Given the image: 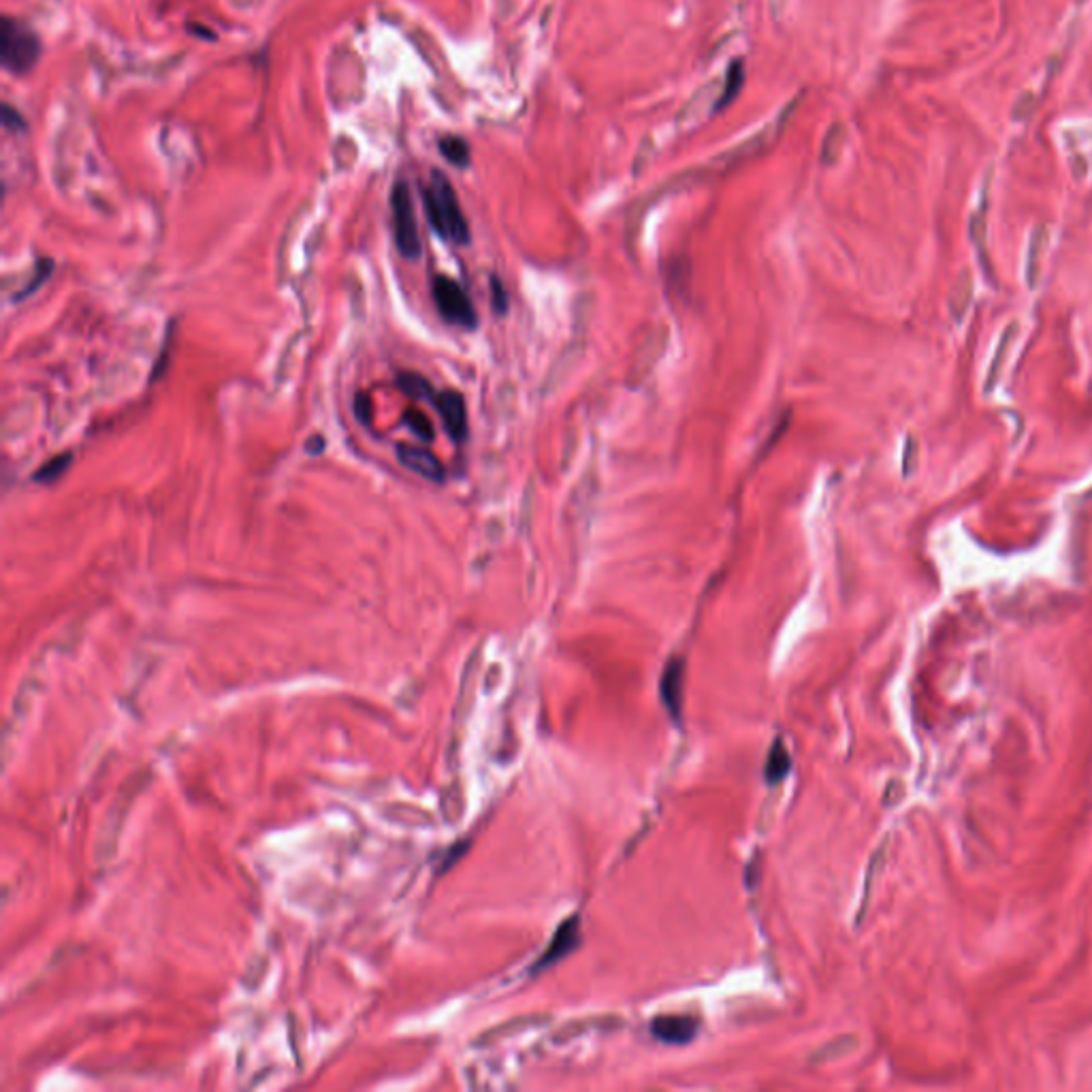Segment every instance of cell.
Here are the masks:
<instances>
[{"mask_svg": "<svg viewBox=\"0 0 1092 1092\" xmlns=\"http://www.w3.org/2000/svg\"><path fill=\"white\" fill-rule=\"evenodd\" d=\"M41 56V43L35 30L13 17L3 19L0 32V60L9 73L24 75L35 67Z\"/></svg>", "mask_w": 1092, "mask_h": 1092, "instance_id": "obj_2", "label": "cell"}, {"mask_svg": "<svg viewBox=\"0 0 1092 1092\" xmlns=\"http://www.w3.org/2000/svg\"><path fill=\"white\" fill-rule=\"evenodd\" d=\"M578 941H581V924H578V915H572L562 924V926L557 928L551 946L544 949V954L541 956V960L536 962V967L531 969V973L542 971V969H549L555 965V962L562 960L563 956L574 952Z\"/></svg>", "mask_w": 1092, "mask_h": 1092, "instance_id": "obj_8", "label": "cell"}, {"mask_svg": "<svg viewBox=\"0 0 1092 1092\" xmlns=\"http://www.w3.org/2000/svg\"><path fill=\"white\" fill-rule=\"evenodd\" d=\"M685 659L683 658H672L668 661L666 668H664V674H661V680H659V696H661V702L670 712L672 719H680V711H683V690H685Z\"/></svg>", "mask_w": 1092, "mask_h": 1092, "instance_id": "obj_7", "label": "cell"}, {"mask_svg": "<svg viewBox=\"0 0 1092 1092\" xmlns=\"http://www.w3.org/2000/svg\"><path fill=\"white\" fill-rule=\"evenodd\" d=\"M423 203H425L429 224L442 240L451 241L455 246L470 243V227H467L464 209L459 205L457 192L444 173H432V179L423 188Z\"/></svg>", "mask_w": 1092, "mask_h": 1092, "instance_id": "obj_1", "label": "cell"}, {"mask_svg": "<svg viewBox=\"0 0 1092 1092\" xmlns=\"http://www.w3.org/2000/svg\"><path fill=\"white\" fill-rule=\"evenodd\" d=\"M70 464H73V455H70V453L56 455V457L48 459L41 467H38L35 476H32V480H35V483H38V485H51V483H56V480H60L64 476V474H67Z\"/></svg>", "mask_w": 1092, "mask_h": 1092, "instance_id": "obj_12", "label": "cell"}, {"mask_svg": "<svg viewBox=\"0 0 1092 1092\" xmlns=\"http://www.w3.org/2000/svg\"><path fill=\"white\" fill-rule=\"evenodd\" d=\"M51 272H54V261H48V259L38 261V262H37V275H32V278L28 280V284H26V286L22 288V291H19V293L16 294V301H24L26 297H30L32 293H37L38 288L43 286V282L49 278V273H51Z\"/></svg>", "mask_w": 1092, "mask_h": 1092, "instance_id": "obj_16", "label": "cell"}, {"mask_svg": "<svg viewBox=\"0 0 1092 1092\" xmlns=\"http://www.w3.org/2000/svg\"><path fill=\"white\" fill-rule=\"evenodd\" d=\"M432 406L435 408V412L440 414L442 425H444L448 438H451L453 442H457V444L459 442H466L470 427H467V410H466L464 395L457 393V391H453V389L435 391Z\"/></svg>", "mask_w": 1092, "mask_h": 1092, "instance_id": "obj_5", "label": "cell"}, {"mask_svg": "<svg viewBox=\"0 0 1092 1092\" xmlns=\"http://www.w3.org/2000/svg\"><path fill=\"white\" fill-rule=\"evenodd\" d=\"M305 448H307V453L320 455V453H323V448H325V440L320 438V435H314V438L305 444Z\"/></svg>", "mask_w": 1092, "mask_h": 1092, "instance_id": "obj_20", "label": "cell"}, {"mask_svg": "<svg viewBox=\"0 0 1092 1092\" xmlns=\"http://www.w3.org/2000/svg\"><path fill=\"white\" fill-rule=\"evenodd\" d=\"M432 294L435 307H438V312L446 323L461 327V329H476V307H474L472 299L467 297V293L459 282L448 278V275H435L432 284Z\"/></svg>", "mask_w": 1092, "mask_h": 1092, "instance_id": "obj_4", "label": "cell"}, {"mask_svg": "<svg viewBox=\"0 0 1092 1092\" xmlns=\"http://www.w3.org/2000/svg\"><path fill=\"white\" fill-rule=\"evenodd\" d=\"M371 414H374V408H371L369 395L365 393V391H359V393L355 395V416H357V421H361L363 425H369V423H371Z\"/></svg>", "mask_w": 1092, "mask_h": 1092, "instance_id": "obj_18", "label": "cell"}, {"mask_svg": "<svg viewBox=\"0 0 1092 1092\" xmlns=\"http://www.w3.org/2000/svg\"><path fill=\"white\" fill-rule=\"evenodd\" d=\"M440 152L448 163L455 166H467L470 165V147L464 139L459 137H444L440 139Z\"/></svg>", "mask_w": 1092, "mask_h": 1092, "instance_id": "obj_13", "label": "cell"}, {"mask_svg": "<svg viewBox=\"0 0 1092 1092\" xmlns=\"http://www.w3.org/2000/svg\"><path fill=\"white\" fill-rule=\"evenodd\" d=\"M789 768H792V757H789L786 744H783V741H775L773 747H770L766 768H764L766 781L768 783L783 781L787 776Z\"/></svg>", "mask_w": 1092, "mask_h": 1092, "instance_id": "obj_11", "label": "cell"}, {"mask_svg": "<svg viewBox=\"0 0 1092 1092\" xmlns=\"http://www.w3.org/2000/svg\"><path fill=\"white\" fill-rule=\"evenodd\" d=\"M491 299H493V310H496L498 314H506V310H509V294H506L504 282L496 278V275L491 278Z\"/></svg>", "mask_w": 1092, "mask_h": 1092, "instance_id": "obj_17", "label": "cell"}, {"mask_svg": "<svg viewBox=\"0 0 1092 1092\" xmlns=\"http://www.w3.org/2000/svg\"><path fill=\"white\" fill-rule=\"evenodd\" d=\"M397 387H400L403 395H408L410 400H416V401L432 403L434 395H435V389L432 387V382H429L425 376L416 374V371H403V374L397 376Z\"/></svg>", "mask_w": 1092, "mask_h": 1092, "instance_id": "obj_10", "label": "cell"}, {"mask_svg": "<svg viewBox=\"0 0 1092 1092\" xmlns=\"http://www.w3.org/2000/svg\"><path fill=\"white\" fill-rule=\"evenodd\" d=\"M743 80H744V70L741 67V62H734L728 70V77H725V90H723V94L719 96L717 109L730 105V102L736 99V94L741 92Z\"/></svg>", "mask_w": 1092, "mask_h": 1092, "instance_id": "obj_15", "label": "cell"}, {"mask_svg": "<svg viewBox=\"0 0 1092 1092\" xmlns=\"http://www.w3.org/2000/svg\"><path fill=\"white\" fill-rule=\"evenodd\" d=\"M391 211H393V237L397 250H400L401 256H406L410 261L419 259L423 252V243L419 233V222H416L414 214V201L412 195H410L408 184H395L393 192H391Z\"/></svg>", "mask_w": 1092, "mask_h": 1092, "instance_id": "obj_3", "label": "cell"}, {"mask_svg": "<svg viewBox=\"0 0 1092 1092\" xmlns=\"http://www.w3.org/2000/svg\"><path fill=\"white\" fill-rule=\"evenodd\" d=\"M3 120H5V126L6 128H17V126L24 128V118H22V115H19L11 105H6V102L3 105Z\"/></svg>", "mask_w": 1092, "mask_h": 1092, "instance_id": "obj_19", "label": "cell"}, {"mask_svg": "<svg viewBox=\"0 0 1092 1092\" xmlns=\"http://www.w3.org/2000/svg\"><path fill=\"white\" fill-rule=\"evenodd\" d=\"M403 423H406V425L410 427V432H412L414 435H419L423 442H434V435H435L434 425H432V421L427 419V414H423L421 410H416V408L406 410V412H403Z\"/></svg>", "mask_w": 1092, "mask_h": 1092, "instance_id": "obj_14", "label": "cell"}, {"mask_svg": "<svg viewBox=\"0 0 1092 1092\" xmlns=\"http://www.w3.org/2000/svg\"><path fill=\"white\" fill-rule=\"evenodd\" d=\"M397 461L406 467V470L419 474L421 478L429 480V483H444L446 480V470H444V464L435 457L432 451H427V448H421V446H412V444H397Z\"/></svg>", "mask_w": 1092, "mask_h": 1092, "instance_id": "obj_6", "label": "cell"}, {"mask_svg": "<svg viewBox=\"0 0 1092 1092\" xmlns=\"http://www.w3.org/2000/svg\"><path fill=\"white\" fill-rule=\"evenodd\" d=\"M651 1033L664 1044H687L696 1037L698 1022L687 1016H661L651 1022Z\"/></svg>", "mask_w": 1092, "mask_h": 1092, "instance_id": "obj_9", "label": "cell"}]
</instances>
